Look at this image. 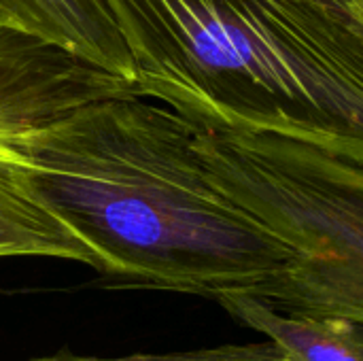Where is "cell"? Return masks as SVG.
I'll list each match as a JSON object with an SVG mask.
<instances>
[{"mask_svg": "<svg viewBox=\"0 0 363 361\" xmlns=\"http://www.w3.org/2000/svg\"><path fill=\"white\" fill-rule=\"evenodd\" d=\"M28 160L36 191L104 274L217 302L257 294L287 260L219 187L194 121L132 89L45 123Z\"/></svg>", "mask_w": 363, "mask_h": 361, "instance_id": "cell-1", "label": "cell"}, {"mask_svg": "<svg viewBox=\"0 0 363 361\" xmlns=\"http://www.w3.org/2000/svg\"><path fill=\"white\" fill-rule=\"evenodd\" d=\"M138 96L363 164V26L319 0H104Z\"/></svg>", "mask_w": 363, "mask_h": 361, "instance_id": "cell-2", "label": "cell"}, {"mask_svg": "<svg viewBox=\"0 0 363 361\" xmlns=\"http://www.w3.org/2000/svg\"><path fill=\"white\" fill-rule=\"evenodd\" d=\"M196 138L228 198L287 251L255 296L363 321V164L266 130L196 121Z\"/></svg>", "mask_w": 363, "mask_h": 361, "instance_id": "cell-3", "label": "cell"}, {"mask_svg": "<svg viewBox=\"0 0 363 361\" xmlns=\"http://www.w3.org/2000/svg\"><path fill=\"white\" fill-rule=\"evenodd\" d=\"M130 89L136 91L128 81L57 47L0 30V260L51 257L102 272L89 243L36 191L28 145L45 123L68 109Z\"/></svg>", "mask_w": 363, "mask_h": 361, "instance_id": "cell-4", "label": "cell"}, {"mask_svg": "<svg viewBox=\"0 0 363 361\" xmlns=\"http://www.w3.org/2000/svg\"><path fill=\"white\" fill-rule=\"evenodd\" d=\"M0 30L38 38L134 85L132 55L104 0H0Z\"/></svg>", "mask_w": 363, "mask_h": 361, "instance_id": "cell-5", "label": "cell"}, {"mask_svg": "<svg viewBox=\"0 0 363 361\" xmlns=\"http://www.w3.org/2000/svg\"><path fill=\"white\" fill-rule=\"evenodd\" d=\"M217 304L242 328L272 340L279 361H363V321L283 313L255 294H228Z\"/></svg>", "mask_w": 363, "mask_h": 361, "instance_id": "cell-6", "label": "cell"}, {"mask_svg": "<svg viewBox=\"0 0 363 361\" xmlns=\"http://www.w3.org/2000/svg\"><path fill=\"white\" fill-rule=\"evenodd\" d=\"M340 13H345L347 17L359 21L363 26V0H319Z\"/></svg>", "mask_w": 363, "mask_h": 361, "instance_id": "cell-7", "label": "cell"}]
</instances>
